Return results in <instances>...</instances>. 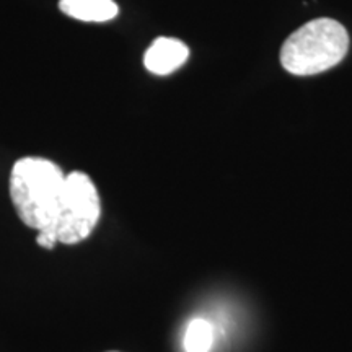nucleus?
<instances>
[{"label": "nucleus", "instance_id": "obj_1", "mask_svg": "<svg viewBox=\"0 0 352 352\" xmlns=\"http://www.w3.org/2000/svg\"><path fill=\"white\" fill-rule=\"evenodd\" d=\"M64 171L41 157L15 162L10 173V197L25 226L44 230L54 226L65 188Z\"/></svg>", "mask_w": 352, "mask_h": 352}, {"label": "nucleus", "instance_id": "obj_2", "mask_svg": "<svg viewBox=\"0 0 352 352\" xmlns=\"http://www.w3.org/2000/svg\"><path fill=\"white\" fill-rule=\"evenodd\" d=\"M349 50V36L340 21L316 19L285 39L280 64L294 76H316L334 67Z\"/></svg>", "mask_w": 352, "mask_h": 352}, {"label": "nucleus", "instance_id": "obj_3", "mask_svg": "<svg viewBox=\"0 0 352 352\" xmlns=\"http://www.w3.org/2000/svg\"><path fill=\"white\" fill-rule=\"evenodd\" d=\"M101 215V202L91 178L82 171L65 176L63 202L54 226L38 232L36 243L52 250L56 243L76 245L90 236Z\"/></svg>", "mask_w": 352, "mask_h": 352}, {"label": "nucleus", "instance_id": "obj_4", "mask_svg": "<svg viewBox=\"0 0 352 352\" xmlns=\"http://www.w3.org/2000/svg\"><path fill=\"white\" fill-rule=\"evenodd\" d=\"M189 50L183 41L175 38H157L144 56L145 69L155 76H170L186 63Z\"/></svg>", "mask_w": 352, "mask_h": 352}, {"label": "nucleus", "instance_id": "obj_5", "mask_svg": "<svg viewBox=\"0 0 352 352\" xmlns=\"http://www.w3.org/2000/svg\"><path fill=\"white\" fill-rule=\"evenodd\" d=\"M59 8L70 19L90 23H104L116 19L120 12L113 0H59Z\"/></svg>", "mask_w": 352, "mask_h": 352}, {"label": "nucleus", "instance_id": "obj_6", "mask_svg": "<svg viewBox=\"0 0 352 352\" xmlns=\"http://www.w3.org/2000/svg\"><path fill=\"white\" fill-rule=\"evenodd\" d=\"M212 344V328L206 320L196 318L189 323L184 333V351L186 352H209Z\"/></svg>", "mask_w": 352, "mask_h": 352}, {"label": "nucleus", "instance_id": "obj_7", "mask_svg": "<svg viewBox=\"0 0 352 352\" xmlns=\"http://www.w3.org/2000/svg\"><path fill=\"white\" fill-rule=\"evenodd\" d=\"M109 352H118V351H109Z\"/></svg>", "mask_w": 352, "mask_h": 352}]
</instances>
